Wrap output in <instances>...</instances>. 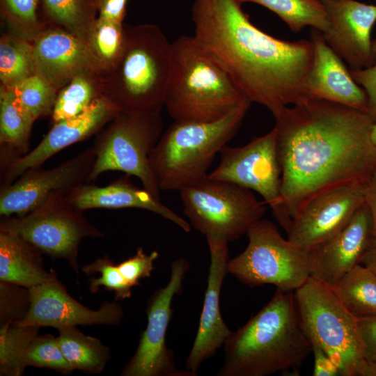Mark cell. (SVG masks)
<instances>
[{
	"instance_id": "obj_1",
	"label": "cell",
	"mask_w": 376,
	"mask_h": 376,
	"mask_svg": "<svg viewBox=\"0 0 376 376\" xmlns=\"http://www.w3.org/2000/svg\"><path fill=\"white\" fill-rule=\"evenodd\" d=\"M281 194L292 220L311 198L351 183H366L376 169L367 112L308 98L272 114Z\"/></svg>"
},
{
	"instance_id": "obj_2",
	"label": "cell",
	"mask_w": 376,
	"mask_h": 376,
	"mask_svg": "<svg viewBox=\"0 0 376 376\" xmlns=\"http://www.w3.org/2000/svg\"><path fill=\"white\" fill-rule=\"evenodd\" d=\"M194 38L252 103L272 114L308 99L311 40L274 38L252 24L236 0H194Z\"/></svg>"
},
{
	"instance_id": "obj_3",
	"label": "cell",
	"mask_w": 376,
	"mask_h": 376,
	"mask_svg": "<svg viewBox=\"0 0 376 376\" xmlns=\"http://www.w3.org/2000/svg\"><path fill=\"white\" fill-rule=\"evenodd\" d=\"M219 376H266L297 372L312 353L299 317L294 292L276 289L270 301L224 344Z\"/></svg>"
},
{
	"instance_id": "obj_4",
	"label": "cell",
	"mask_w": 376,
	"mask_h": 376,
	"mask_svg": "<svg viewBox=\"0 0 376 376\" xmlns=\"http://www.w3.org/2000/svg\"><path fill=\"white\" fill-rule=\"evenodd\" d=\"M172 42L150 24H124L122 51L100 75L101 95L119 112L160 113L170 74Z\"/></svg>"
},
{
	"instance_id": "obj_5",
	"label": "cell",
	"mask_w": 376,
	"mask_h": 376,
	"mask_svg": "<svg viewBox=\"0 0 376 376\" xmlns=\"http://www.w3.org/2000/svg\"><path fill=\"white\" fill-rule=\"evenodd\" d=\"M251 104L193 36L172 42L164 106L174 121L212 122Z\"/></svg>"
},
{
	"instance_id": "obj_6",
	"label": "cell",
	"mask_w": 376,
	"mask_h": 376,
	"mask_svg": "<svg viewBox=\"0 0 376 376\" xmlns=\"http://www.w3.org/2000/svg\"><path fill=\"white\" fill-rule=\"evenodd\" d=\"M251 105L212 122L174 121L149 155L159 187L180 191L208 178V169L237 134Z\"/></svg>"
},
{
	"instance_id": "obj_7",
	"label": "cell",
	"mask_w": 376,
	"mask_h": 376,
	"mask_svg": "<svg viewBox=\"0 0 376 376\" xmlns=\"http://www.w3.org/2000/svg\"><path fill=\"white\" fill-rule=\"evenodd\" d=\"M294 296L301 326L338 366L340 375L361 376L366 364L358 318L333 290L310 276Z\"/></svg>"
},
{
	"instance_id": "obj_8",
	"label": "cell",
	"mask_w": 376,
	"mask_h": 376,
	"mask_svg": "<svg viewBox=\"0 0 376 376\" xmlns=\"http://www.w3.org/2000/svg\"><path fill=\"white\" fill-rule=\"evenodd\" d=\"M162 129L160 113H118L97 134L92 145L95 159L88 182L107 171H121L138 178L143 188L160 199L149 155Z\"/></svg>"
},
{
	"instance_id": "obj_9",
	"label": "cell",
	"mask_w": 376,
	"mask_h": 376,
	"mask_svg": "<svg viewBox=\"0 0 376 376\" xmlns=\"http://www.w3.org/2000/svg\"><path fill=\"white\" fill-rule=\"evenodd\" d=\"M246 235V249L228 263V273L244 285L294 292L311 276L308 250L283 238L272 221L259 219Z\"/></svg>"
},
{
	"instance_id": "obj_10",
	"label": "cell",
	"mask_w": 376,
	"mask_h": 376,
	"mask_svg": "<svg viewBox=\"0 0 376 376\" xmlns=\"http://www.w3.org/2000/svg\"><path fill=\"white\" fill-rule=\"evenodd\" d=\"M179 191L190 225L228 242L246 234L267 209L252 191L224 180L207 178Z\"/></svg>"
},
{
	"instance_id": "obj_11",
	"label": "cell",
	"mask_w": 376,
	"mask_h": 376,
	"mask_svg": "<svg viewBox=\"0 0 376 376\" xmlns=\"http://www.w3.org/2000/svg\"><path fill=\"white\" fill-rule=\"evenodd\" d=\"M1 218L0 230L20 236L53 260H65L77 278V258L81 240L104 237L83 212L70 205L63 193L52 194L26 214Z\"/></svg>"
},
{
	"instance_id": "obj_12",
	"label": "cell",
	"mask_w": 376,
	"mask_h": 376,
	"mask_svg": "<svg viewBox=\"0 0 376 376\" xmlns=\"http://www.w3.org/2000/svg\"><path fill=\"white\" fill-rule=\"evenodd\" d=\"M221 160L208 178L234 183L262 196L286 233L292 220L281 194V171L278 158L276 130L254 137L240 147L226 146Z\"/></svg>"
},
{
	"instance_id": "obj_13",
	"label": "cell",
	"mask_w": 376,
	"mask_h": 376,
	"mask_svg": "<svg viewBox=\"0 0 376 376\" xmlns=\"http://www.w3.org/2000/svg\"><path fill=\"white\" fill-rule=\"evenodd\" d=\"M190 265L183 257L172 261L170 279L166 286L156 290L146 307L147 326L141 332L137 348L123 368L122 376H194L179 370L173 352L166 343V331L172 317L171 304L181 294L185 276Z\"/></svg>"
},
{
	"instance_id": "obj_14",
	"label": "cell",
	"mask_w": 376,
	"mask_h": 376,
	"mask_svg": "<svg viewBox=\"0 0 376 376\" xmlns=\"http://www.w3.org/2000/svg\"><path fill=\"white\" fill-rule=\"evenodd\" d=\"M95 159L91 146L52 169L40 166L26 170L13 183L0 187L1 217L26 214L52 194H67L88 182Z\"/></svg>"
},
{
	"instance_id": "obj_15",
	"label": "cell",
	"mask_w": 376,
	"mask_h": 376,
	"mask_svg": "<svg viewBox=\"0 0 376 376\" xmlns=\"http://www.w3.org/2000/svg\"><path fill=\"white\" fill-rule=\"evenodd\" d=\"M118 113L111 103L101 96L80 114L53 123L38 146L26 154L19 156L0 149V187L13 183L26 170L42 166L68 146L97 134Z\"/></svg>"
},
{
	"instance_id": "obj_16",
	"label": "cell",
	"mask_w": 376,
	"mask_h": 376,
	"mask_svg": "<svg viewBox=\"0 0 376 376\" xmlns=\"http://www.w3.org/2000/svg\"><path fill=\"white\" fill-rule=\"evenodd\" d=\"M365 184L338 186L311 198L294 217L287 239L309 250L335 234L365 203Z\"/></svg>"
},
{
	"instance_id": "obj_17",
	"label": "cell",
	"mask_w": 376,
	"mask_h": 376,
	"mask_svg": "<svg viewBox=\"0 0 376 376\" xmlns=\"http://www.w3.org/2000/svg\"><path fill=\"white\" fill-rule=\"evenodd\" d=\"M29 290V311L17 325L52 327L57 330L78 325H116L124 315L116 300L104 301L97 310L81 304L68 294L54 270L49 280Z\"/></svg>"
},
{
	"instance_id": "obj_18",
	"label": "cell",
	"mask_w": 376,
	"mask_h": 376,
	"mask_svg": "<svg viewBox=\"0 0 376 376\" xmlns=\"http://www.w3.org/2000/svg\"><path fill=\"white\" fill-rule=\"evenodd\" d=\"M373 236L371 213L364 203L341 229L308 250L311 276L334 288L361 263Z\"/></svg>"
},
{
	"instance_id": "obj_19",
	"label": "cell",
	"mask_w": 376,
	"mask_h": 376,
	"mask_svg": "<svg viewBox=\"0 0 376 376\" xmlns=\"http://www.w3.org/2000/svg\"><path fill=\"white\" fill-rule=\"evenodd\" d=\"M329 21L322 32L328 46L352 70L374 65L370 33L376 22V6L356 0H321Z\"/></svg>"
},
{
	"instance_id": "obj_20",
	"label": "cell",
	"mask_w": 376,
	"mask_h": 376,
	"mask_svg": "<svg viewBox=\"0 0 376 376\" xmlns=\"http://www.w3.org/2000/svg\"><path fill=\"white\" fill-rule=\"evenodd\" d=\"M206 238L210 255L207 285L196 336L185 362L187 370L195 374L201 364L224 345L232 331L222 318L219 306L221 286L228 274V242L217 237Z\"/></svg>"
},
{
	"instance_id": "obj_21",
	"label": "cell",
	"mask_w": 376,
	"mask_h": 376,
	"mask_svg": "<svg viewBox=\"0 0 376 376\" xmlns=\"http://www.w3.org/2000/svg\"><path fill=\"white\" fill-rule=\"evenodd\" d=\"M31 42L36 73L58 91L80 74L99 73L85 42L61 28L48 25Z\"/></svg>"
},
{
	"instance_id": "obj_22",
	"label": "cell",
	"mask_w": 376,
	"mask_h": 376,
	"mask_svg": "<svg viewBox=\"0 0 376 376\" xmlns=\"http://www.w3.org/2000/svg\"><path fill=\"white\" fill-rule=\"evenodd\" d=\"M313 59L306 82L308 98L323 100L368 112V97L344 61L328 46L321 31L312 29Z\"/></svg>"
},
{
	"instance_id": "obj_23",
	"label": "cell",
	"mask_w": 376,
	"mask_h": 376,
	"mask_svg": "<svg viewBox=\"0 0 376 376\" xmlns=\"http://www.w3.org/2000/svg\"><path fill=\"white\" fill-rule=\"evenodd\" d=\"M130 175L116 179L106 186L84 183L66 194L68 202L81 212L95 208H139L150 211L173 222L186 233L190 224L164 205L145 188H139Z\"/></svg>"
},
{
	"instance_id": "obj_24",
	"label": "cell",
	"mask_w": 376,
	"mask_h": 376,
	"mask_svg": "<svg viewBox=\"0 0 376 376\" xmlns=\"http://www.w3.org/2000/svg\"><path fill=\"white\" fill-rule=\"evenodd\" d=\"M42 253L20 236L0 230V281L29 289L47 282L54 270L45 269Z\"/></svg>"
},
{
	"instance_id": "obj_25",
	"label": "cell",
	"mask_w": 376,
	"mask_h": 376,
	"mask_svg": "<svg viewBox=\"0 0 376 376\" xmlns=\"http://www.w3.org/2000/svg\"><path fill=\"white\" fill-rule=\"evenodd\" d=\"M35 120L22 105L14 89L1 86L0 148L19 156L26 154Z\"/></svg>"
},
{
	"instance_id": "obj_26",
	"label": "cell",
	"mask_w": 376,
	"mask_h": 376,
	"mask_svg": "<svg viewBox=\"0 0 376 376\" xmlns=\"http://www.w3.org/2000/svg\"><path fill=\"white\" fill-rule=\"evenodd\" d=\"M61 350L74 370L86 374H98L111 357L110 349L95 337L88 336L77 327L58 330Z\"/></svg>"
},
{
	"instance_id": "obj_27",
	"label": "cell",
	"mask_w": 376,
	"mask_h": 376,
	"mask_svg": "<svg viewBox=\"0 0 376 376\" xmlns=\"http://www.w3.org/2000/svg\"><path fill=\"white\" fill-rule=\"evenodd\" d=\"M43 20L86 42L98 16L97 0H39Z\"/></svg>"
},
{
	"instance_id": "obj_28",
	"label": "cell",
	"mask_w": 376,
	"mask_h": 376,
	"mask_svg": "<svg viewBox=\"0 0 376 376\" xmlns=\"http://www.w3.org/2000/svg\"><path fill=\"white\" fill-rule=\"evenodd\" d=\"M356 318L376 315V273L358 264L331 288Z\"/></svg>"
},
{
	"instance_id": "obj_29",
	"label": "cell",
	"mask_w": 376,
	"mask_h": 376,
	"mask_svg": "<svg viewBox=\"0 0 376 376\" xmlns=\"http://www.w3.org/2000/svg\"><path fill=\"white\" fill-rule=\"evenodd\" d=\"M240 4L253 3L269 9L283 21L291 31L306 26L324 32L329 26L328 15L321 0H236Z\"/></svg>"
},
{
	"instance_id": "obj_30",
	"label": "cell",
	"mask_w": 376,
	"mask_h": 376,
	"mask_svg": "<svg viewBox=\"0 0 376 376\" xmlns=\"http://www.w3.org/2000/svg\"><path fill=\"white\" fill-rule=\"evenodd\" d=\"M36 73L32 42L8 30L0 38V82L13 88Z\"/></svg>"
},
{
	"instance_id": "obj_31",
	"label": "cell",
	"mask_w": 376,
	"mask_h": 376,
	"mask_svg": "<svg viewBox=\"0 0 376 376\" xmlns=\"http://www.w3.org/2000/svg\"><path fill=\"white\" fill-rule=\"evenodd\" d=\"M101 96L98 72L89 71L76 76L58 93L51 115L53 123L80 114Z\"/></svg>"
},
{
	"instance_id": "obj_32",
	"label": "cell",
	"mask_w": 376,
	"mask_h": 376,
	"mask_svg": "<svg viewBox=\"0 0 376 376\" xmlns=\"http://www.w3.org/2000/svg\"><path fill=\"white\" fill-rule=\"evenodd\" d=\"M124 43L123 23L97 17L85 44L99 75L109 70L120 55Z\"/></svg>"
},
{
	"instance_id": "obj_33",
	"label": "cell",
	"mask_w": 376,
	"mask_h": 376,
	"mask_svg": "<svg viewBox=\"0 0 376 376\" xmlns=\"http://www.w3.org/2000/svg\"><path fill=\"white\" fill-rule=\"evenodd\" d=\"M40 327L5 324L0 326V376H21L25 368L22 357L38 334Z\"/></svg>"
},
{
	"instance_id": "obj_34",
	"label": "cell",
	"mask_w": 376,
	"mask_h": 376,
	"mask_svg": "<svg viewBox=\"0 0 376 376\" xmlns=\"http://www.w3.org/2000/svg\"><path fill=\"white\" fill-rule=\"evenodd\" d=\"M0 15L8 30L31 42L49 25L41 16L39 0H0Z\"/></svg>"
},
{
	"instance_id": "obj_35",
	"label": "cell",
	"mask_w": 376,
	"mask_h": 376,
	"mask_svg": "<svg viewBox=\"0 0 376 376\" xmlns=\"http://www.w3.org/2000/svg\"><path fill=\"white\" fill-rule=\"evenodd\" d=\"M24 108L37 120L52 115L58 91L37 73L13 88Z\"/></svg>"
},
{
	"instance_id": "obj_36",
	"label": "cell",
	"mask_w": 376,
	"mask_h": 376,
	"mask_svg": "<svg viewBox=\"0 0 376 376\" xmlns=\"http://www.w3.org/2000/svg\"><path fill=\"white\" fill-rule=\"evenodd\" d=\"M22 361L25 368H48L62 375H70L75 370L65 358L57 337L49 334H38L28 345Z\"/></svg>"
},
{
	"instance_id": "obj_37",
	"label": "cell",
	"mask_w": 376,
	"mask_h": 376,
	"mask_svg": "<svg viewBox=\"0 0 376 376\" xmlns=\"http://www.w3.org/2000/svg\"><path fill=\"white\" fill-rule=\"evenodd\" d=\"M81 272L86 275L100 274V277H91L88 279L89 290L91 293H96L103 287L114 292L115 300L131 297L132 287L120 273L118 265H115L109 256H105L83 266Z\"/></svg>"
},
{
	"instance_id": "obj_38",
	"label": "cell",
	"mask_w": 376,
	"mask_h": 376,
	"mask_svg": "<svg viewBox=\"0 0 376 376\" xmlns=\"http://www.w3.org/2000/svg\"><path fill=\"white\" fill-rule=\"evenodd\" d=\"M30 306L29 288L0 281V326L19 324L26 316Z\"/></svg>"
},
{
	"instance_id": "obj_39",
	"label": "cell",
	"mask_w": 376,
	"mask_h": 376,
	"mask_svg": "<svg viewBox=\"0 0 376 376\" xmlns=\"http://www.w3.org/2000/svg\"><path fill=\"white\" fill-rule=\"evenodd\" d=\"M158 256L157 251L147 254L139 247L133 256L121 262L118 267L125 280L134 287L139 284L141 279L150 276Z\"/></svg>"
},
{
	"instance_id": "obj_40",
	"label": "cell",
	"mask_w": 376,
	"mask_h": 376,
	"mask_svg": "<svg viewBox=\"0 0 376 376\" xmlns=\"http://www.w3.org/2000/svg\"><path fill=\"white\" fill-rule=\"evenodd\" d=\"M354 81L368 97V113L376 121V63L364 69L350 70Z\"/></svg>"
},
{
	"instance_id": "obj_41",
	"label": "cell",
	"mask_w": 376,
	"mask_h": 376,
	"mask_svg": "<svg viewBox=\"0 0 376 376\" xmlns=\"http://www.w3.org/2000/svg\"><path fill=\"white\" fill-rule=\"evenodd\" d=\"M358 325L367 361L376 363V315L358 318Z\"/></svg>"
},
{
	"instance_id": "obj_42",
	"label": "cell",
	"mask_w": 376,
	"mask_h": 376,
	"mask_svg": "<svg viewBox=\"0 0 376 376\" xmlns=\"http://www.w3.org/2000/svg\"><path fill=\"white\" fill-rule=\"evenodd\" d=\"M312 344V353L314 357V376H335L340 375L336 364L328 354L317 344Z\"/></svg>"
},
{
	"instance_id": "obj_43",
	"label": "cell",
	"mask_w": 376,
	"mask_h": 376,
	"mask_svg": "<svg viewBox=\"0 0 376 376\" xmlns=\"http://www.w3.org/2000/svg\"><path fill=\"white\" fill-rule=\"evenodd\" d=\"M127 1V0H97V17L123 23L126 15Z\"/></svg>"
},
{
	"instance_id": "obj_44",
	"label": "cell",
	"mask_w": 376,
	"mask_h": 376,
	"mask_svg": "<svg viewBox=\"0 0 376 376\" xmlns=\"http://www.w3.org/2000/svg\"><path fill=\"white\" fill-rule=\"evenodd\" d=\"M365 204L371 213L373 225V235L376 237V169L365 184Z\"/></svg>"
},
{
	"instance_id": "obj_45",
	"label": "cell",
	"mask_w": 376,
	"mask_h": 376,
	"mask_svg": "<svg viewBox=\"0 0 376 376\" xmlns=\"http://www.w3.org/2000/svg\"><path fill=\"white\" fill-rule=\"evenodd\" d=\"M361 264L376 273V237L373 236L362 259Z\"/></svg>"
},
{
	"instance_id": "obj_46",
	"label": "cell",
	"mask_w": 376,
	"mask_h": 376,
	"mask_svg": "<svg viewBox=\"0 0 376 376\" xmlns=\"http://www.w3.org/2000/svg\"><path fill=\"white\" fill-rule=\"evenodd\" d=\"M361 376H376V363L367 361Z\"/></svg>"
},
{
	"instance_id": "obj_47",
	"label": "cell",
	"mask_w": 376,
	"mask_h": 376,
	"mask_svg": "<svg viewBox=\"0 0 376 376\" xmlns=\"http://www.w3.org/2000/svg\"><path fill=\"white\" fill-rule=\"evenodd\" d=\"M371 140L376 146V121L374 123L371 130Z\"/></svg>"
},
{
	"instance_id": "obj_48",
	"label": "cell",
	"mask_w": 376,
	"mask_h": 376,
	"mask_svg": "<svg viewBox=\"0 0 376 376\" xmlns=\"http://www.w3.org/2000/svg\"><path fill=\"white\" fill-rule=\"evenodd\" d=\"M372 54L374 64L376 63V39L372 41Z\"/></svg>"
},
{
	"instance_id": "obj_49",
	"label": "cell",
	"mask_w": 376,
	"mask_h": 376,
	"mask_svg": "<svg viewBox=\"0 0 376 376\" xmlns=\"http://www.w3.org/2000/svg\"><path fill=\"white\" fill-rule=\"evenodd\" d=\"M376 1V0H375Z\"/></svg>"
}]
</instances>
